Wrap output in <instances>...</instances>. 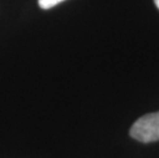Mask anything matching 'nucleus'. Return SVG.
<instances>
[{
  "instance_id": "nucleus-1",
  "label": "nucleus",
  "mask_w": 159,
  "mask_h": 158,
  "mask_svg": "<svg viewBox=\"0 0 159 158\" xmlns=\"http://www.w3.org/2000/svg\"><path fill=\"white\" fill-rule=\"evenodd\" d=\"M130 136L142 143L159 141V111L142 116L133 124Z\"/></svg>"
},
{
  "instance_id": "nucleus-2",
  "label": "nucleus",
  "mask_w": 159,
  "mask_h": 158,
  "mask_svg": "<svg viewBox=\"0 0 159 158\" xmlns=\"http://www.w3.org/2000/svg\"><path fill=\"white\" fill-rule=\"evenodd\" d=\"M64 0H38V4L43 9L52 8L53 6L57 5L59 3L63 2Z\"/></svg>"
},
{
  "instance_id": "nucleus-3",
  "label": "nucleus",
  "mask_w": 159,
  "mask_h": 158,
  "mask_svg": "<svg viewBox=\"0 0 159 158\" xmlns=\"http://www.w3.org/2000/svg\"><path fill=\"white\" fill-rule=\"evenodd\" d=\"M154 2H155V5H156L157 8L159 9V0H154Z\"/></svg>"
}]
</instances>
